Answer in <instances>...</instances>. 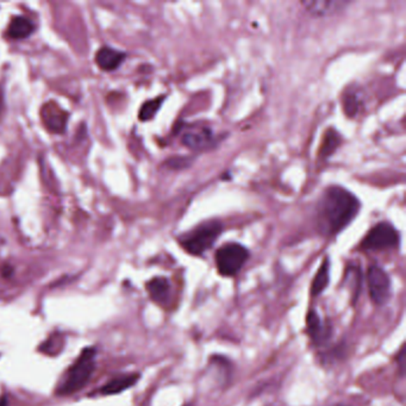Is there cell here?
I'll use <instances>...</instances> for the list:
<instances>
[{
    "label": "cell",
    "instance_id": "1",
    "mask_svg": "<svg viewBox=\"0 0 406 406\" xmlns=\"http://www.w3.org/2000/svg\"><path fill=\"white\" fill-rule=\"evenodd\" d=\"M360 200L341 186H330L323 192L317 204V224L326 236L337 235L354 220L360 212Z\"/></svg>",
    "mask_w": 406,
    "mask_h": 406
},
{
    "label": "cell",
    "instance_id": "2",
    "mask_svg": "<svg viewBox=\"0 0 406 406\" xmlns=\"http://www.w3.org/2000/svg\"><path fill=\"white\" fill-rule=\"evenodd\" d=\"M223 229V224L217 219L206 220L180 236L179 242L183 251H188V254L202 256L211 249L219 236L222 235Z\"/></svg>",
    "mask_w": 406,
    "mask_h": 406
},
{
    "label": "cell",
    "instance_id": "3",
    "mask_svg": "<svg viewBox=\"0 0 406 406\" xmlns=\"http://www.w3.org/2000/svg\"><path fill=\"white\" fill-rule=\"evenodd\" d=\"M96 349L86 348L68 370L67 375L57 388V394L71 396L81 390L91 379L96 368Z\"/></svg>",
    "mask_w": 406,
    "mask_h": 406
},
{
    "label": "cell",
    "instance_id": "4",
    "mask_svg": "<svg viewBox=\"0 0 406 406\" xmlns=\"http://www.w3.org/2000/svg\"><path fill=\"white\" fill-rule=\"evenodd\" d=\"M251 253L239 243H227L216 251L215 261L218 273L223 276H234L246 265Z\"/></svg>",
    "mask_w": 406,
    "mask_h": 406
},
{
    "label": "cell",
    "instance_id": "5",
    "mask_svg": "<svg viewBox=\"0 0 406 406\" xmlns=\"http://www.w3.org/2000/svg\"><path fill=\"white\" fill-rule=\"evenodd\" d=\"M399 232L390 222H380L372 227L363 237L361 248L363 251H386L399 244Z\"/></svg>",
    "mask_w": 406,
    "mask_h": 406
},
{
    "label": "cell",
    "instance_id": "6",
    "mask_svg": "<svg viewBox=\"0 0 406 406\" xmlns=\"http://www.w3.org/2000/svg\"><path fill=\"white\" fill-rule=\"evenodd\" d=\"M367 283L370 299L377 305H385L392 295L390 276L380 266H370L367 271Z\"/></svg>",
    "mask_w": 406,
    "mask_h": 406
},
{
    "label": "cell",
    "instance_id": "7",
    "mask_svg": "<svg viewBox=\"0 0 406 406\" xmlns=\"http://www.w3.org/2000/svg\"><path fill=\"white\" fill-rule=\"evenodd\" d=\"M215 142L211 127L205 124H190L185 127L181 135V144L193 152L205 150Z\"/></svg>",
    "mask_w": 406,
    "mask_h": 406
},
{
    "label": "cell",
    "instance_id": "8",
    "mask_svg": "<svg viewBox=\"0 0 406 406\" xmlns=\"http://www.w3.org/2000/svg\"><path fill=\"white\" fill-rule=\"evenodd\" d=\"M41 115L48 130L52 132H64L68 115L67 112L64 111L57 104L54 102L46 104L41 110Z\"/></svg>",
    "mask_w": 406,
    "mask_h": 406
},
{
    "label": "cell",
    "instance_id": "9",
    "mask_svg": "<svg viewBox=\"0 0 406 406\" xmlns=\"http://www.w3.org/2000/svg\"><path fill=\"white\" fill-rule=\"evenodd\" d=\"M343 108L348 118H356L365 108V94L358 86H348L343 93Z\"/></svg>",
    "mask_w": 406,
    "mask_h": 406
},
{
    "label": "cell",
    "instance_id": "10",
    "mask_svg": "<svg viewBox=\"0 0 406 406\" xmlns=\"http://www.w3.org/2000/svg\"><path fill=\"white\" fill-rule=\"evenodd\" d=\"M307 13H310L314 16H330L334 13H339L344 6L348 5V1L342 0H307L302 1Z\"/></svg>",
    "mask_w": 406,
    "mask_h": 406
},
{
    "label": "cell",
    "instance_id": "11",
    "mask_svg": "<svg viewBox=\"0 0 406 406\" xmlns=\"http://www.w3.org/2000/svg\"><path fill=\"white\" fill-rule=\"evenodd\" d=\"M307 331L315 344L326 342L331 335V328L322 322L318 314L314 309H311L307 316Z\"/></svg>",
    "mask_w": 406,
    "mask_h": 406
},
{
    "label": "cell",
    "instance_id": "12",
    "mask_svg": "<svg viewBox=\"0 0 406 406\" xmlns=\"http://www.w3.org/2000/svg\"><path fill=\"white\" fill-rule=\"evenodd\" d=\"M125 60V54L115 49L110 48V47H104L100 49L99 52H97L96 62L103 71L106 72H111L120 67V64H123Z\"/></svg>",
    "mask_w": 406,
    "mask_h": 406
},
{
    "label": "cell",
    "instance_id": "13",
    "mask_svg": "<svg viewBox=\"0 0 406 406\" xmlns=\"http://www.w3.org/2000/svg\"><path fill=\"white\" fill-rule=\"evenodd\" d=\"M147 291L150 298L158 304L167 303L171 293V283L167 278L156 276L147 283Z\"/></svg>",
    "mask_w": 406,
    "mask_h": 406
},
{
    "label": "cell",
    "instance_id": "14",
    "mask_svg": "<svg viewBox=\"0 0 406 406\" xmlns=\"http://www.w3.org/2000/svg\"><path fill=\"white\" fill-rule=\"evenodd\" d=\"M139 379H140V374L122 375L118 378L112 379L111 382L104 385L103 388L100 390V393L104 394V396L120 393V392L129 390L130 387L134 386L136 382H139Z\"/></svg>",
    "mask_w": 406,
    "mask_h": 406
},
{
    "label": "cell",
    "instance_id": "15",
    "mask_svg": "<svg viewBox=\"0 0 406 406\" xmlns=\"http://www.w3.org/2000/svg\"><path fill=\"white\" fill-rule=\"evenodd\" d=\"M35 30V25L31 20L25 17H15L8 25V35L13 40H22L30 36Z\"/></svg>",
    "mask_w": 406,
    "mask_h": 406
},
{
    "label": "cell",
    "instance_id": "16",
    "mask_svg": "<svg viewBox=\"0 0 406 406\" xmlns=\"http://www.w3.org/2000/svg\"><path fill=\"white\" fill-rule=\"evenodd\" d=\"M341 142H342L341 134L337 130H335L334 127L328 129L323 136L322 144L319 147V156L322 159H327L332 155L337 150V148L341 146Z\"/></svg>",
    "mask_w": 406,
    "mask_h": 406
},
{
    "label": "cell",
    "instance_id": "17",
    "mask_svg": "<svg viewBox=\"0 0 406 406\" xmlns=\"http://www.w3.org/2000/svg\"><path fill=\"white\" fill-rule=\"evenodd\" d=\"M329 272H330V262H329V259L326 258L319 267L318 271L316 273L314 281H312L311 295L314 297L321 295L327 288L328 285H329Z\"/></svg>",
    "mask_w": 406,
    "mask_h": 406
},
{
    "label": "cell",
    "instance_id": "18",
    "mask_svg": "<svg viewBox=\"0 0 406 406\" xmlns=\"http://www.w3.org/2000/svg\"><path fill=\"white\" fill-rule=\"evenodd\" d=\"M164 100H166V96H160L156 97L154 99L146 102V103L142 105V108H141L140 113H139V118H140L142 122H147V120H150L152 118H154L156 113H158V111H159L161 106H162Z\"/></svg>",
    "mask_w": 406,
    "mask_h": 406
},
{
    "label": "cell",
    "instance_id": "19",
    "mask_svg": "<svg viewBox=\"0 0 406 406\" xmlns=\"http://www.w3.org/2000/svg\"><path fill=\"white\" fill-rule=\"evenodd\" d=\"M61 339L57 336V337H50V339L47 340L46 342L41 346L40 351L42 353H46V354L55 355L60 351L61 348H62V344H60Z\"/></svg>",
    "mask_w": 406,
    "mask_h": 406
},
{
    "label": "cell",
    "instance_id": "20",
    "mask_svg": "<svg viewBox=\"0 0 406 406\" xmlns=\"http://www.w3.org/2000/svg\"><path fill=\"white\" fill-rule=\"evenodd\" d=\"M396 361L398 363L399 372H400V375L405 374V367H406V348L405 346H402L400 348V351H398V354L396 356Z\"/></svg>",
    "mask_w": 406,
    "mask_h": 406
},
{
    "label": "cell",
    "instance_id": "21",
    "mask_svg": "<svg viewBox=\"0 0 406 406\" xmlns=\"http://www.w3.org/2000/svg\"><path fill=\"white\" fill-rule=\"evenodd\" d=\"M0 406H8V399L5 397H0Z\"/></svg>",
    "mask_w": 406,
    "mask_h": 406
},
{
    "label": "cell",
    "instance_id": "22",
    "mask_svg": "<svg viewBox=\"0 0 406 406\" xmlns=\"http://www.w3.org/2000/svg\"><path fill=\"white\" fill-rule=\"evenodd\" d=\"M1 104H3V97H1V93H0V108H1Z\"/></svg>",
    "mask_w": 406,
    "mask_h": 406
},
{
    "label": "cell",
    "instance_id": "23",
    "mask_svg": "<svg viewBox=\"0 0 406 406\" xmlns=\"http://www.w3.org/2000/svg\"><path fill=\"white\" fill-rule=\"evenodd\" d=\"M332 406H346V405H342V404H336V405H332Z\"/></svg>",
    "mask_w": 406,
    "mask_h": 406
},
{
    "label": "cell",
    "instance_id": "24",
    "mask_svg": "<svg viewBox=\"0 0 406 406\" xmlns=\"http://www.w3.org/2000/svg\"><path fill=\"white\" fill-rule=\"evenodd\" d=\"M185 406H188V405H185Z\"/></svg>",
    "mask_w": 406,
    "mask_h": 406
}]
</instances>
